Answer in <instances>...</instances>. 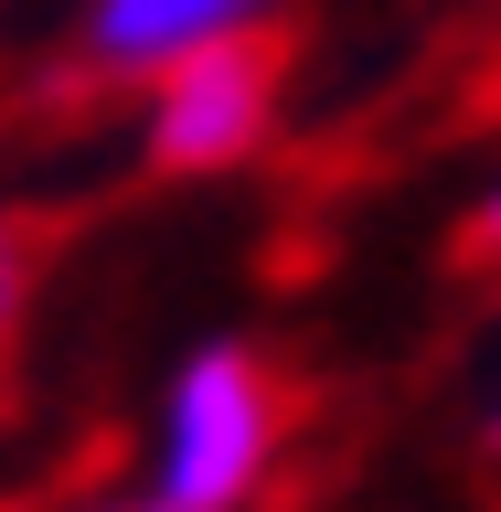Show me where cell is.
I'll return each instance as SVG.
<instances>
[{
	"mask_svg": "<svg viewBox=\"0 0 501 512\" xmlns=\"http://www.w3.org/2000/svg\"><path fill=\"white\" fill-rule=\"evenodd\" d=\"M22 288H32V256H22V235L0 224V331L22 320Z\"/></svg>",
	"mask_w": 501,
	"mask_h": 512,
	"instance_id": "277c9868",
	"label": "cell"
},
{
	"mask_svg": "<svg viewBox=\"0 0 501 512\" xmlns=\"http://www.w3.org/2000/svg\"><path fill=\"white\" fill-rule=\"evenodd\" d=\"M470 235H480V256H501V182L480 192V224H470Z\"/></svg>",
	"mask_w": 501,
	"mask_h": 512,
	"instance_id": "8992f818",
	"label": "cell"
},
{
	"mask_svg": "<svg viewBox=\"0 0 501 512\" xmlns=\"http://www.w3.org/2000/svg\"><path fill=\"white\" fill-rule=\"evenodd\" d=\"M54 512H192V502H171V491H118V502H54Z\"/></svg>",
	"mask_w": 501,
	"mask_h": 512,
	"instance_id": "5b68a950",
	"label": "cell"
},
{
	"mask_svg": "<svg viewBox=\"0 0 501 512\" xmlns=\"http://www.w3.org/2000/svg\"><path fill=\"white\" fill-rule=\"evenodd\" d=\"M278 0H86V54L107 75H160L171 54L214 43V32H256Z\"/></svg>",
	"mask_w": 501,
	"mask_h": 512,
	"instance_id": "3957f363",
	"label": "cell"
},
{
	"mask_svg": "<svg viewBox=\"0 0 501 512\" xmlns=\"http://www.w3.org/2000/svg\"><path fill=\"white\" fill-rule=\"evenodd\" d=\"M278 438H288V406L256 342H192L150 427V491L192 512H246L278 470Z\"/></svg>",
	"mask_w": 501,
	"mask_h": 512,
	"instance_id": "6da1fadb",
	"label": "cell"
},
{
	"mask_svg": "<svg viewBox=\"0 0 501 512\" xmlns=\"http://www.w3.org/2000/svg\"><path fill=\"white\" fill-rule=\"evenodd\" d=\"M139 150H150L160 182H214V171H246L267 139H278V43L267 22L256 32H214V43H192L171 54L160 75H139Z\"/></svg>",
	"mask_w": 501,
	"mask_h": 512,
	"instance_id": "7a4b0ae2",
	"label": "cell"
},
{
	"mask_svg": "<svg viewBox=\"0 0 501 512\" xmlns=\"http://www.w3.org/2000/svg\"><path fill=\"white\" fill-rule=\"evenodd\" d=\"M480 448H491V459H501V384H491V395H480Z\"/></svg>",
	"mask_w": 501,
	"mask_h": 512,
	"instance_id": "52a82bcc",
	"label": "cell"
}]
</instances>
